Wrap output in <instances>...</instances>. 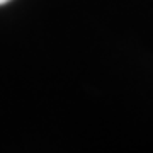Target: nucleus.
Here are the masks:
<instances>
[{
    "label": "nucleus",
    "mask_w": 153,
    "mask_h": 153,
    "mask_svg": "<svg viewBox=\"0 0 153 153\" xmlns=\"http://www.w3.org/2000/svg\"><path fill=\"white\" fill-rule=\"evenodd\" d=\"M7 2H10V0H0V5H4V4H7Z\"/></svg>",
    "instance_id": "nucleus-1"
}]
</instances>
